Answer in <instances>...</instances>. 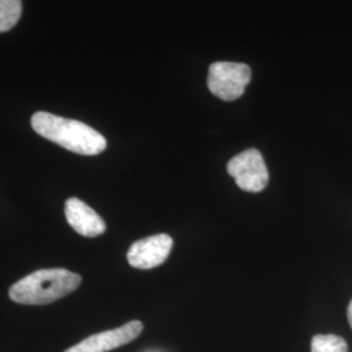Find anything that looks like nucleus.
<instances>
[{"instance_id": "obj_5", "label": "nucleus", "mask_w": 352, "mask_h": 352, "mask_svg": "<svg viewBox=\"0 0 352 352\" xmlns=\"http://www.w3.org/2000/svg\"><path fill=\"white\" fill-rule=\"evenodd\" d=\"M174 241L166 234H158L148 236L145 239L133 243L126 253V258L131 266L136 269L148 270L164 264L170 252L173 250Z\"/></svg>"}, {"instance_id": "obj_1", "label": "nucleus", "mask_w": 352, "mask_h": 352, "mask_svg": "<svg viewBox=\"0 0 352 352\" xmlns=\"http://www.w3.org/2000/svg\"><path fill=\"white\" fill-rule=\"evenodd\" d=\"M32 126L42 138L81 155H97L107 148V141L88 124L39 111L32 116Z\"/></svg>"}, {"instance_id": "obj_10", "label": "nucleus", "mask_w": 352, "mask_h": 352, "mask_svg": "<svg viewBox=\"0 0 352 352\" xmlns=\"http://www.w3.org/2000/svg\"><path fill=\"white\" fill-rule=\"evenodd\" d=\"M347 317H349V322H350V327H352V300L349 305V309H347Z\"/></svg>"}, {"instance_id": "obj_9", "label": "nucleus", "mask_w": 352, "mask_h": 352, "mask_svg": "<svg viewBox=\"0 0 352 352\" xmlns=\"http://www.w3.org/2000/svg\"><path fill=\"white\" fill-rule=\"evenodd\" d=\"M346 340L336 334H318L312 338V352H347Z\"/></svg>"}, {"instance_id": "obj_8", "label": "nucleus", "mask_w": 352, "mask_h": 352, "mask_svg": "<svg viewBox=\"0 0 352 352\" xmlns=\"http://www.w3.org/2000/svg\"><path fill=\"white\" fill-rule=\"evenodd\" d=\"M23 3L19 0H0V33L11 30L21 17Z\"/></svg>"}, {"instance_id": "obj_7", "label": "nucleus", "mask_w": 352, "mask_h": 352, "mask_svg": "<svg viewBox=\"0 0 352 352\" xmlns=\"http://www.w3.org/2000/svg\"><path fill=\"white\" fill-rule=\"evenodd\" d=\"M64 213L69 226L82 236L96 238L106 231V223L100 214L76 197L65 201Z\"/></svg>"}, {"instance_id": "obj_6", "label": "nucleus", "mask_w": 352, "mask_h": 352, "mask_svg": "<svg viewBox=\"0 0 352 352\" xmlns=\"http://www.w3.org/2000/svg\"><path fill=\"white\" fill-rule=\"evenodd\" d=\"M144 329L142 322L138 320L131 321L123 327L107 330L88 337L65 352H107L122 347L136 340Z\"/></svg>"}, {"instance_id": "obj_2", "label": "nucleus", "mask_w": 352, "mask_h": 352, "mask_svg": "<svg viewBox=\"0 0 352 352\" xmlns=\"http://www.w3.org/2000/svg\"><path fill=\"white\" fill-rule=\"evenodd\" d=\"M81 280V276L65 269H42L14 283L10 298L25 305L50 304L74 292Z\"/></svg>"}, {"instance_id": "obj_3", "label": "nucleus", "mask_w": 352, "mask_h": 352, "mask_svg": "<svg viewBox=\"0 0 352 352\" xmlns=\"http://www.w3.org/2000/svg\"><path fill=\"white\" fill-rule=\"evenodd\" d=\"M251 78V68L247 64L215 62L209 67L208 87L215 97L223 101H235L244 94Z\"/></svg>"}, {"instance_id": "obj_4", "label": "nucleus", "mask_w": 352, "mask_h": 352, "mask_svg": "<svg viewBox=\"0 0 352 352\" xmlns=\"http://www.w3.org/2000/svg\"><path fill=\"white\" fill-rule=\"evenodd\" d=\"M227 173L235 179L240 189L252 193L264 190L269 182L267 167L257 149H248L235 155L227 164Z\"/></svg>"}]
</instances>
